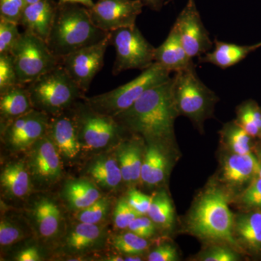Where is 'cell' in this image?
Segmentation results:
<instances>
[{"instance_id": "603a6c76", "label": "cell", "mask_w": 261, "mask_h": 261, "mask_svg": "<svg viewBox=\"0 0 261 261\" xmlns=\"http://www.w3.org/2000/svg\"><path fill=\"white\" fill-rule=\"evenodd\" d=\"M33 109L27 85L17 84L0 91L1 128Z\"/></svg>"}, {"instance_id": "6da1fadb", "label": "cell", "mask_w": 261, "mask_h": 261, "mask_svg": "<svg viewBox=\"0 0 261 261\" xmlns=\"http://www.w3.org/2000/svg\"><path fill=\"white\" fill-rule=\"evenodd\" d=\"M178 116L172 92V77L147 90L132 106L113 117L132 135L148 145L165 147L173 138V125Z\"/></svg>"}, {"instance_id": "d590c367", "label": "cell", "mask_w": 261, "mask_h": 261, "mask_svg": "<svg viewBox=\"0 0 261 261\" xmlns=\"http://www.w3.org/2000/svg\"><path fill=\"white\" fill-rule=\"evenodd\" d=\"M137 138L128 141L129 149L130 164L132 168V186L137 185L141 181V171H142V149L140 148V137L136 136Z\"/></svg>"}, {"instance_id": "cb8c5ba5", "label": "cell", "mask_w": 261, "mask_h": 261, "mask_svg": "<svg viewBox=\"0 0 261 261\" xmlns=\"http://www.w3.org/2000/svg\"><path fill=\"white\" fill-rule=\"evenodd\" d=\"M214 43V49L198 58V62L199 63H211L221 69H226L238 64L250 53L261 48V42L252 45H238L215 39Z\"/></svg>"}, {"instance_id": "9c48e42d", "label": "cell", "mask_w": 261, "mask_h": 261, "mask_svg": "<svg viewBox=\"0 0 261 261\" xmlns=\"http://www.w3.org/2000/svg\"><path fill=\"white\" fill-rule=\"evenodd\" d=\"M110 43L116 49L113 74L132 69L144 70L154 63L155 48L142 35L137 25L110 32Z\"/></svg>"}, {"instance_id": "277c9868", "label": "cell", "mask_w": 261, "mask_h": 261, "mask_svg": "<svg viewBox=\"0 0 261 261\" xmlns=\"http://www.w3.org/2000/svg\"><path fill=\"white\" fill-rule=\"evenodd\" d=\"M33 107L49 116L69 111L86 97L61 65L53 68L27 85Z\"/></svg>"}, {"instance_id": "bcb514c9", "label": "cell", "mask_w": 261, "mask_h": 261, "mask_svg": "<svg viewBox=\"0 0 261 261\" xmlns=\"http://www.w3.org/2000/svg\"><path fill=\"white\" fill-rule=\"evenodd\" d=\"M144 6L154 11H161L163 7L168 3V0H140Z\"/></svg>"}, {"instance_id": "f35d334b", "label": "cell", "mask_w": 261, "mask_h": 261, "mask_svg": "<svg viewBox=\"0 0 261 261\" xmlns=\"http://www.w3.org/2000/svg\"><path fill=\"white\" fill-rule=\"evenodd\" d=\"M240 202L247 208L261 210V178L257 176L252 180L240 197Z\"/></svg>"}, {"instance_id": "7a4b0ae2", "label": "cell", "mask_w": 261, "mask_h": 261, "mask_svg": "<svg viewBox=\"0 0 261 261\" xmlns=\"http://www.w3.org/2000/svg\"><path fill=\"white\" fill-rule=\"evenodd\" d=\"M109 33L94 25L88 8L84 5L58 2L47 44L53 54L61 59L101 42Z\"/></svg>"}, {"instance_id": "9a60e30c", "label": "cell", "mask_w": 261, "mask_h": 261, "mask_svg": "<svg viewBox=\"0 0 261 261\" xmlns=\"http://www.w3.org/2000/svg\"><path fill=\"white\" fill-rule=\"evenodd\" d=\"M144 5L140 0H98L89 9L94 25L106 32L136 25Z\"/></svg>"}, {"instance_id": "ac0fdd59", "label": "cell", "mask_w": 261, "mask_h": 261, "mask_svg": "<svg viewBox=\"0 0 261 261\" xmlns=\"http://www.w3.org/2000/svg\"><path fill=\"white\" fill-rule=\"evenodd\" d=\"M2 195L8 201L27 200L34 187L25 159H15L5 163L1 170Z\"/></svg>"}, {"instance_id": "30bf717a", "label": "cell", "mask_w": 261, "mask_h": 261, "mask_svg": "<svg viewBox=\"0 0 261 261\" xmlns=\"http://www.w3.org/2000/svg\"><path fill=\"white\" fill-rule=\"evenodd\" d=\"M25 215L38 240L43 245L56 247L67 228L64 212L59 202L51 196L38 195L29 201Z\"/></svg>"}, {"instance_id": "836d02e7", "label": "cell", "mask_w": 261, "mask_h": 261, "mask_svg": "<svg viewBox=\"0 0 261 261\" xmlns=\"http://www.w3.org/2000/svg\"><path fill=\"white\" fill-rule=\"evenodd\" d=\"M142 216L132 207L126 197L121 198L117 202L113 211V223L118 229H126L132 221Z\"/></svg>"}, {"instance_id": "7c38bea8", "label": "cell", "mask_w": 261, "mask_h": 261, "mask_svg": "<svg viewBox=\"0 0 261 261\" xmlns=\"http://www.w3.org/2000/svg\"><path fill=\"white\" fill-rule=\"evenodd\" d=\"M50 116L33 109L1 128V140L11 154L27 152L37 141L47 135Z\"/></svg>"}, {"instance_id": "83f0119b", "label": "cell", "mask_w": 261, "mask_h": 261, "mask_svg": "<svg viewBox=\"0 0 261 261\" xmlns=\"http://www.w3.org/2000/svg\"><path fill=\"white\" fill-rule=\"evenodd\" d=\"M234 229L239 238L249 248L261 250V213L240 216L235 223Z\"/></svg>"}, {"instance_id": "3957f363", "label": "cell", "mask_w": 261, "mask_h": 261, "mask_svg": "<svg viewBox=\"0 0 261 261\" xmlns=\"http://www.w3.org/2000/svg\"><path fill=\"white\" fill-rule=\"evenodd\" d=\"M188 224L197 236L238 246L233 236L234 221L228 197L219 188H209L202 194L192 209Z\"/></svg>"}, {"instance_id": "5bb4252c", "label": "cell", "mask_w": 261, "mask_h": 261, "mask_svg": "<svg viewBox=\"0 0 261 261\" xmlns=\"http://www.w3.org/2000/svg\"><path fill=\"white\" fill-rule=\"evenodd\" d=\"M110 45L109 33L101 42L61 58V66L85 93L89 90L94 77L102 69L105 55Z\"/></svg>"}, {"instance_id": "7dc6e473", "label": "cell", "mask_w": 261, "mask_h": 261, "mask_svg": "<svg viewBox=\"0 0 261 261\" xmlns=\"http://www.w3.org/2000/svg\"><path fill=\"white\" fill-rule=\"evenodd\" d=\"M61 3H78V4L84 5L86 8L90 9L94 6L93 0H59Z\"/></svg>"}, {"instance_id": "e575fe53", "label": "cell", "mask_w": 261, "mask_h": 261, "mask_svg": "<svg viewBox=\"0 0 261 261\" xmlns=\"http://www.w3.org/2000/svg\"><path fill=\"white\" fill-rule=\"evenodd\" d=\"M19 84L13 57L0 55V91Z\"/></svg>"}, {"instance_id": "4316f807", "label": "cell", "mask_w": 261, "mask_h": 261, "mask_svg": "<svg viewBox=\"0 0 261 261\" xmlns=\"http://www.w3.org/2000/svg\"><path fill=\"white\" fill-rule=\"evenodd\" d=\"M34 234L25 217L2 216L0 221V246L6 250Z\"/></svg>"}, {"instance_id": "e0dca14e", "label": "cell", "mask_w": 261, "mask_h": 261, "mask_svg": "<svg viewBox=\"0 0 261 261\" xmlns=\"http://www.w3.org/2000/svg\"><path fill=\"white\" fill-rule=\"evenodd\" d=\"M48 135L56 145L63 163L73 165L83 153L78 130L71 109L57 116H50Z\"/></svg>"}, {"instance_id": "f1b7e54d", "label": "cell", "mask_w": 261, "mask_h": 261, "mask_svg": "<svg viewBox=\"0 0 261 261\" xmlns=\"http://www.w3.org/2000/svg\"><path fill=\"white\" fill-rule=\"evenodd\" d=\"M147 214L156 226L163 228L172 226L174 221V209L166 192H159L153 196V200Z\"/></svg>"}, {"instance_id": "f5cc1de1", "label": "cell", "mask_w": 261, "mask_h": 261, "mask_svg": "<svg viewBox=\"0 0 261 261\" xmlns=\"http://www.w3.org/2000/svg\"><path fill=\"white\" fill-rule=\"evenodd\" d=\"M172 0H168V3H169V2H171Z\"/></svg>"}, {"instance_id": "5b68a950", "label": "cell", "mask_w": 261, "mask_h": 261, "mask_svg": "<svg viewBox=\"0 0 261 261\" xmlns=\"http://www.w3.org/2000/svg\"><path fill=\"white\" fill-rule=\"evenodd\" d=\"M170 73L154 62L128 83L106 93L86 97L84 100L96 112L115 117L132 107L147 90L169 80Z\"/></svg>"}, {"instance_id": "484cf974", "label": "cell", "mask_w": 261, "mask_h": 261, "mask_svg": "<svg viewBox=\"0 0 261 261\" xmlns=\"http://www.w3.org/2000/svg\"><path fill=\"white\" fill-rule=\"evenodd\" d=\"M141 171V181L148 187L158 186L165 179L167 171V159L162 147L147 146Z\"/></svg>"}, {"instance_id": "7402d4cb", "label": "cell", "mask_w": 261, "mask_h": 261, "mask_svg": "<svg viewBox=\"0 0 261 261\" xmlns=\"http://www.w3.org/2000/svg\"><path fill=\"white\" fill-rule=\"evenodd\" d=\"M61 195L65 205L73 213L89 207L104 196L101 189L88 178L65 181Z\"/></svg>"}, {"instance_id": "816d5d0a", "label": "cell", "mask_w": 261, "mask_h": 261, "mask_svg": "<svg viewBox=\"0 0 261 261\" xmlns=\"http://www.w3.org/2000/svg\"><path fill=\"white\" fill-rule=\"evenodd\" d=\"M37 1H39V0H25L27 5L32 4V3H36Z\"/></svg>"}, {"instance_id": "ee69618b", "label": "cell", "mask_w": 261, "mask_h": 261, "mask_svg": "<svg viewBox=\"0 0 261 261\" xmlns=\"http://www.w3.org/2000/svg\"><path fill=\"white\" fill-rule=\"evenodd\" d=\"M204 261H236L238 257L234 252L226 247H215L201 257Z\"/></svg>"}, {"instance_id": "b9f144b4", "label": "cell", "mask_w": 261, "mask_h": 261, "mask_svg": "<svg viewBox=\"0 0 261 261\" xmlns=\"http://www.w3.org/2000/svg\"><path fill=\"white\" fill-rule=\"evenodd\" d=\"M235 122L252 137L260 135V128L257 126L255 122L252 119L251 115L249 112L245 102L238 108V118Z\"/></svg>"}, {"instance_id": "ffe728a7", "label": "cell", "mask_w": 261, "mask_h": 261, "mask_svg": "<svg viewBox=\"0 0 261 261\" xmlns=\"http://www.w3.org/2000/svg\"><path fill=\"white\" fill-rule=\"evenodd\" d=\"M58 3L54 0H39L25 5L19 25L47 42L54 21Z\"/></svg>"}, {"instance_id": "ba28073f", "label": "cell", "mask_w": 261, "mask_h": 261, "mask_svg": "<svg viewBox=\"0 0 261 261\" xmlns=\"http://www.w3.org/2000/svg\"><path fill=\"white\" fill-rule=\"evenodd\" d=\"M10 55L19 84L23 85L61 65V59L53 54L47 42L27 31L21 33Z\"/></svg>"}, {"instance_id": "8fae6325", "label": "cell", "mask_w": 261, "mask_h": 261, "mask_svg": "<svg viewBox=\"0 0 261 261\" xmlns=\"http://www.w3.org/2000/svg\"><path fill=\"white\" fill-rule=\"evenodd\" d=\"M25 154V163L36 191H47L61 181L63 161L48 133Z\"/></svg>"}, {"instance_id": "d4e9b609", "label": "cell", "mask_w": 261, "mask_h": 261, "mask_svg": "<svg viewBox=\"0 0 261 261\" xmlns=\"http://www.w3.org/2000/svg\"><path fill=\"white\" fill-rule=\"evenodd\" d=\"M257 159L252 153H233L225 161L223 178L230 185L240 186L257 176Z\"/></svg>"}, {"instance_id": "d6986e66", "label": "cell", "mask_w": 261, "mask_h": 261, "mask_svg": "<svg viewBox=\"0 0 261 261\" xmlns=\"http://www.w3.org/2000/svg\"><path fill=\"white\" fill-rule=\"evenodd\" d=\"M85 173L101 190L108 192L118 191L124 185L115 150L94 156L87 165Z\"/></svg>"}, {"instance_id": "c3c4849f", "label": "cell", "mask_w": 261, "mask_h": 261, "mask_svg": "<svg viewBox=\"0 0 261 261\" xmlns=\"http://www.w3.org/2000/svg\"><path fill=\"white\" fill-rule=\"evenodd\" d=\"M105 258L106 259H102V260L124 261V257H122L121 255H111V256H108Z\"/></svg>"}, {"instance_id": "db71d44e", "label": "cell", "mask_w": 261, "mask_h": 261, "mask_svg": "<svg viewBox=\"0 0 261 261\" xmlns=\"http://www.w3.org/2000/svg\"><path fill=\"white\" fill-rule=\"evenodd\" d=\"M260 137H261V133H260Z\"/></svg>"}, {"instance_id": "681fc988", "label": "cell", "mask_w": 261, "mask_h": 261, "mask_svg": "<svg viewBox=\"0 0 261 261\" xmlns=\"http://www.w3.org/2000/svg\"><path fill=\"white\" fill-rule=\"evenodd\" d=\"M142 260L141 255H126L124 261H141Z\"/></svg>"}, {"instance_id": "8d00e7d4", "label": "cell", "mask_w": 261, "mask_h": 261, "mask_svg": "<svg viewBox=\"0 0 261 261\" xmlns=\"http://www.w3.org/2000/svg\"><path fill=\"white\" fill-rule=\"evenodd\" d=\"M25 5V0H0V19L19 25Z\"/></svg>"}, {"instance_id": "f546056e", "label": "cell", "mask_w": 261, "mask_h": 261, "mask_svg": "<svg viewBox=\"0 0 261 261\" xmlns=\"http://www.w3.org/2000/svg\"><path fill=\"white\" fill-rule=\"evenodd\" d=\"M112 207V200L108 196H103L97 202H94L83 210L73 214V217L79 222L87 224H103L108 219Z\"/></svg>"}, {"instance_id": "7bdbcfd3", "label": "cell", "mask_w": 261, "mask_h": 261, "mask_svg": "<svg viewBox=\"0 0 261 261\" xmlns=\"http://www.w3.org/2000/svg\"><path fill=\"white\" fill-rule=\"evenodd\" d=\"M178 259L176 248L166 244L154 249L147 256L149 261H176Z\"/></svg>"}, {"instance_id": "f907efd6", "label": "cell", "mask_w": 261, "mask_h": 261, "mask_svg": "<svg viewBox=\"0 0 261 261\" xmlns=\"http://www.w3.org/2000/svg\"><path fill=\"white\" fill-rule=\"evenodd\" d=\"M257 163H258V173H257V176L261 178V152L259 153L258 159H257Z\"/></svg>"}, {"instance_id": "f6af8a7d", "label": "cell", "mask_w": 261, "mask_h": 261, "mask_svg": "<svg viewBox=\"0 0 261 261\" xmlns=\"http://www.w3.org/2000/svg\"><path fill=\"white\" fill-rule=\"evenodd\" d=\"M40 247L31 245L19 250L13 256V260L40 261L44 260V256Z\"/></svg>"}, {"instance_id": "60d3db41", "label": "cell", "mask_w": 261, "mask_h": 261, "mask_svg": "<svg viewBox=\"0 0 261 261\" xmlns=\"http://www.w3.org/2000/svg\"><path fill=\"white\" fill-rule=\"evenodd\" d=\"M129 205L140 214H148L153 197L145 195L137 190H130L126 197Z\"/></svg>"}, {"instance_id": "44dd1931", "label": "cell", "mask_w": 261, "mask_h": 261, "mask_svg": "<svg viewBox=\"0 0 261 261\" xmlns=\"http://www.w3.org/2000/svg\"><path fill=\"white\" fill-rule=\"evenodd\" d=\"M154 62L171 73L186 69L193 63L184 47L176 23L173 24L166 40L155 48Z\"/></svg>"}, {"instance_id": "4dcf8cb0", "label": "cell", "mask_w": 261, "mask_h": 261, "mask_svg": "<svg viewBox=\"0 0 261 261\" xmlns=\"http://www.w3.org/2000/svg\"><path fill=\"white\" fill-rule=\"evenodd\" d=\"M112 245L117 252L125 256L142 255L148 249L149 243L147 239L129 231L115 236L112 239Z\"/></svg>"}, {"instance_id": "d6a6232c", "label": "cell", "mask_w": 261, "mask_h": 261, "mask_svg": "<svg viewBox=\"0 0 261 261\" xmlns=\"http://www.w3.org/2000/svg\"><path fill=\"white\" fill-rule=\"evenodd\" d=\"M18 24L0 19V55H8L18 42L20 34Z\"/></svg>"}, {"instance_id": "74e56055", "label": "cell", "mask_w": 261, "mask_h": 261, "mask_svg": "<svg viewBox=\"0 0 261 261\" xmlns=\"http://www.w3.org/2000/svg\"><path fill=\"white\" fill-rule=\"evenodd\" d=\"M116 152L117 159L121 168L123 182L126 186H132V168L130 164L129 149L128 141L124 139L116 146Z\"/></svg>"}, {"instance_id": "8992f818", "label": "cell", "mask_w": 261, "mask_h": 261, "mask_svg": "<svg viewBox=\"0 0 261 261\" xmlns=\"http://www.w3.org/2000/svg\"><path fill=\"white\" fill-rule=\"evenodd\" d=\"M72 111L83 152L109 151L116 147L128 132L113 117L94 111L84 99L79 101Z\"/></svg>"}, {"instance_id": "4fadbf2b", "label": "cell", "mask_w": 261, "mask_h": 261, "mask_svg": "<svg viewBox=\"0 0 261 261\" xmlns=\"http://www.w3.org/2000/svg\"><path fill=\"white\" fill-rule=\"evenodd\" d=\"M108 230L106 225L87 224L79 222L67 226L64 234L57 244L58 253L66 257L87 256V255L100 251L108 243Z\"/></svg>"}, {"instance_id": "ab89813d", "label": "cell", "mask_w": 261, "mask_h": 261, "mask_svg": "<svg viewBox=\"0 0 261 261\" xmlns=\"http://www.w3.org/2000/svg\"><path fill=\"white\" fill-rule=\"evenodd\" d=\"M128 229L141 238L149 239L156 232V224L149 217L142 215L136 218L128 226Z\"/></svg>"}, {"instance_id": "52a82bcc", "label": "cell", "mask_w": 261, "mask_h": 261, "mask_svg": "<svg viewBox=\"0 0 261 261\" xmlns=\"http://www.w3.org/2000/svg\"><path fill=\"white\" fill-rule=\"evenodd\" d=\"M172 92L178 115H184L201 125L212 113L218 97L199 78L192 63L172 77Z\"/></svg>"}, {"instance_id": "2e32d148", "label": "cell", "mask_w": 261, "mask_h": 261, "mask_svg": "<svg viewBox=\"0 0 261 261\" xmlns=\"http://www.w3.org/2000/svg\"><path fill=\"white\" fill-rule=\"evenodd\" d=\"M182 44L191 59L200 58L212 50L214 43L202 23L195 0H188L176 18Z\"/></svg>"}, {"instance_id": "1f68e13d", "label": "cell", "mask_w": 261, "mask_h": 261, "mask_svg": "<svg viewBox=\"0 0 261 261\" xmlns=\"http://www.w3.org/2000/svg\"><path fill=\"white\" fill-rule=\"evenodd\" d=\"M222 135L228 147L233 153L246 154L251 153L250 140L251 136L248 135L236 122L228 123L222 130Z\"/></svg>"}]
</instances>
